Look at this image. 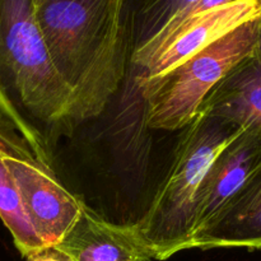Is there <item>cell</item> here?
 Masks as SVG:
<instances>
[{
	"label": "cell",
	"mask_w": 261,
	"mask_h": 261,
	"mask_svg": "<svg viewBox=\"0 0 261 261\" xmlns=\"http://www.w3.org/2000/svg\"><path fill=\"white\" fill-rule=\"evenodd\" d=\"M0 219L12 234L14 246L23 257H28L45 244L31 223L14 178L0 153Z\"/></svg>",
	"instance_id": "cell-11"
},
{
	"label": "cell",
	"mask_w": 261,
	"mask_h": 261,
	"mask_svg": "<svg viewBox=\"0 0 261 261\" xmlns=\"http://www.w3.org/2000/svg\"><path fill=\"white\" fill-rule=\"evenodd\" d=\"M241 132L205 110L181 130L170 168L144 216L135 223L155 260L189 250L201 182L217 155Z\"/></svg>",
	"instance_id": "cell-2"
},
{
	"label": "cell",
	"mask_w": 261,
	"mask_h": 261,
	"mask_svg": "<svg viewBox=\"0 0 261 261\" xmlns=\"http://www.w3.org/2000/svg\"><path fill=\"white\" fill-rule=\"evenodd\" d=\"M260 13L167 73L137 79L145 99V124L150 129L182 130L198 116L216 87L255 54Z\"/></svg>",
	"instance_id": "cell-4"
},
{
	"label": "cell",
	"mask_w": 261,
	"mask_h": 261,
	"mask_svg": "<svg viewBox=\"0 0 261 261\" xmlns=\"http://www.w3.org/2000/svg\"><path fill=\"white\" fill-rule=\"evenodd\" d=\"M36 17L70 91L69 125L99 116L126 71L124 0H46L36 7Z\"/></svg>",
	"instance_id": "cell-1"
},
{
	"label": "cell",
	"mask_w": 261,
	"mask_h": 261,
	"mask_svg": "<svg viewBox=\"0 0 261 261\" xmlns=\"http://www.w3.org/2000/svg\"><path fill=\"white\" fill-rule=\"evenodd\" d=\"M256 3H257V5H259V8L261 9V0H256Z\"/></svg>",
	"instance_id": "cell-15"
},
{
	"label": "cell",
	"mask_w": 261,
	"mask_h": 261,
	"mask_svg": "<svg viewBox=\"0 0 261 261\" xmlns=\"http://www.w3.org/2000/svg\"><path fill=\"white\" fill-rule=\"evenodd\" d=\"M43 2H46V0H33V3H35L36 7H38V5H41Z\"/></svg>",
	"instance_id": "cell-14"
},
{
	"label": "cell",
	"mask_w": 261,
	"mask_h": 261,
	"mask_svg": "<svg viewBox=\"0 0 261 261\" xmlns=\"http://www.w3.org/2000/svg\"><path fill=\"white\" fill-rule=\"evenodd\" d=\"M56 246L74 261H152L154 252L137 224H117L84 205Z\"/></svg>",
	"instance_id": "cell-7"
},
{
	"label": "cell",
	"mask_w": 261,
	"mask_h": 261,
	"mask_svg": "<svg viewBox=\"0 0 261 261\" xmlns=\"http://www.w3.org/2000/svg\"><path fill=\"white\" fill-rule=\"evenodd\" d=\"M260 166L261 138L242 130L217 155L201 182L195 203L190 247L196 237L218 221Z\"/></svg>",
	"instance_id": "cell-6"
},
{
	"label": "cell",
	"mask_w": 261,
	"mask_h": 261,
	"mask_svg": "<svg viewBox=\"0 0 261 261\" xmlns=\"http://www.w3.org/2000/svg\"><path fill=\"white\" fill-rule=\"evenodd\" d=\"M255 56L261 60V13H260V23H259V33H257L256 48H255Z\"/></svg>",
	"instance_id": "cell-13"
},
{
	"label": "cell",
	"mask_w": 261,
	"mask_h": 261,
	"mask_svg": "<svg viewBox=\"0 0 261 261\" xmlns=\"http://www.w3.org/2000/svg\"><path fill=\"white\" fill-rule=\"evenodd\" d=\"M0 153L40 239L58 245L86 203L61 182L33 125L7 101H0Z\"/></svg>",
	"instance_id": "cell-5"
},
{
	"label": "cell",
	"mask_w": 261,
	"mask_h": 261,
	"mask_svg": "<svg viewBox=\"0 0 261 261\" xmlns=\"http://www.w3.org/2000/svg\"><path fill=\"white\" fill-rule=\"evenodd\" d=\"M195 0H124V25L130 54L152 40Z\"/></svg>",
	"instance_id": "cell-10"
},
{
	"label": "cell",
	"mask_w": 261,
	"mask_h": 261,
	"mask_svg": "<svg viewBox=\"0 0 261 261\" xmlns=\"http://www.w3.org/2000/svg\"><path fill=\"white\" fill-rule=\"evenodd\" d=\"M190 249L261 250V166Z\"/></svg>",
	"instance_id": "cell-8"
},
{
	"label": "cell",
	"mask_w": 261,
	"mask_h": 261,
	"mask_svg": "<svg viewBox=\"0 0 261 261\" xmlns=\"http://www.w3.org/2000/svg\"><path fill=\"white\" fill-rule=\"evenodd\" d=\"M25 261H74L69 255H66L63 250L59 249L56 245L46 246L38 250L35 254L25 257Z\"/></svg>",
	"instance_id": "cell-12"
},
{
	"label": "cell",
	"mask_w": 261,
	"mask_h": 261,
	"mask_svg": "<svg viewBox=\"0 0 261 261\" xmlns=\"http://www.w3.org/2000/svg\"><path fill=\"white\" fill-rule=\"evenodd\" d=\"M0 101L48 127L69 125L71 94L51 60L33 0H0Z\"/></svg>",
	"instance_id": "cell-3"
},
{
	"label": "cell",
	"mask_w": 261,
	"mask_h": 261,
	"mask_svg": "<svg viewBox=\"0 0 261 261\" xmlns=\"http://www.w3.org/2000/svg\"><path fill=\"white\" fill-rule=\"evenodd\" d=\"M261 138V60L252 55L237 65L206 98L203 109Z\"/></svg>",
	"instance_id": "cell-9"
}]
</instances>
